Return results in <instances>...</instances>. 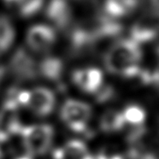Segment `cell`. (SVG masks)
<instances>
[{"label":"cell","instance_id":"obj_14","mask_svg":"<svg viewBox=\"0 0 159 159\" xmlns=\"http://www.w3.org/2000/svg\"><path fill=\"white\" fill-rule=\"evenodd\" d=\"M126 126V121L122 112L116 110H108L101 116L99 128L106 134H114L122 130Z\"/></svg>","mask_w":159,"mask_h":159},{"label":"cell","instance_id":"obj_20","mask_svg":"<svg viewBox=\"0 0 159 159\" xmlns=\"http://www.w3.org/2000/svg\"><path fill=\"white\" fill-rule=\"evenodd\" d=\"M145 159H159V135L153 136Z\"/></svg>","mask_w":159,"mask_h":159},{"label":"cell","instance_id":"obj_16","mask_svg":"<svg viewBox=\"0 0 159 159\" xmlns=\"http://www.w3.org/2000/svg\"><path fill=\"white\" fill-rule=\"evenodd\" d=\"M15 28L11 21L4 16H0V56L7 52L15 41Z\"/></svg>","mask_w":159,"mask_h":159},{"label":"cell","instance_id":"obj_3","mask_svg":"<svg viewBox=\"0 0 159 159\" xmlns=\"http://www.w3.org/2000/svg\"><path fill=\"white\" fill-rule=\"evenodd\" d=\"M19 138L24 149V153L34 158L43 157L52 151L55 129L52 125L47 122L25 124Z\"/></svg>","mask_w":159,"mask_h":159},{"label":"cell","instance_id":"obj_19","mask_svg":"<svg viewBox=\"0 0 159 159\" xmlns=\"http://www.w3.org/2000/svg\"><path fill=\"white\" fill-rule=\"evenodd\" d=\"M94 159H124V157L116 149L104 148L94 156Z\"/></svg>","mask_w":159,"mask_h":159},{"label":"cell","instance_id":"obj_8","mask_svg":"<svg viewBox=\"0 0 159 159\" xmlns=\"http://www.w3.org/2000/svg\"><path fill=\"white\" fill-rule=\"evenodd\" d=\"M159 35V9L141 11L130 30V39L139 45L154 40Z\"/></svg>","mask_w":159,"mask_h":159},{"label":"cell","instance_id":"obj_6","mask_svg":"<svg viewBox=\"0 0 159 159\" xmlns=\"http://www.w3.org/2000/svg\"><path fill=\"white\" fill-rule=\"evenodd\" d=\"M25 39V47L28 51L43 57L51 54L57 42V34L51 25L39 23L28 28Z\"/></svg>","mask_w":159,"mask_h":159},{"label":"cell","instance_id":"obj_15","mask_svg":"<svg viewBox=\"0 0 159 159\" xmlns=\"http://www.w3.org/2000/svg\"><path fill=\"white\" fill-rule=\"evenodd\" d=\"M7 6L12 9L20 16L29 18L41 10L45 0H3Z\"/></svg>","mask_w":159,"mask_h":159},{"label":"cell","instance_id":"obj_24","mask_svg":"<svg viewBox=\"0 0 159 159\" xmlns=\"http://www.w3.org/2000/svg\"><path fill=\"white\" fill-rule=\"evenodd\" d=\"M0 159H4V153L0 146Z\"/></svg>","mask_w":159,"mask_h":159},{"label":"cell","instance_id":"obj_10","mask_svg":"<svg viewBox=\"0 0 159 159\" xmlns=\"http://www.w3.org/2000/svg\"><path fill=\"white\" fill-rule=\"evenodd\" d=\"M71 80L78 89L93 96L104 85L103 72L96 67H84L75 69L71 74Z\"/></svg>","mask_w":159,"mask_h":159},{"label":"cell","instance_id":"obj_21","mask_svg":"<svg viewBox=\"0 0 159 159\" xmlns=\"http://www.w3.org/2000/svg\"><path fill=\"white\" fill-rule=\"evenodd\" d=\"M138 7L141 11L159 9V0H138Z\"/></svg>","mask_w":159,"mask_h":159},{"label":"cell","instance_id":"obj_9","mask_svg":"<svg viewBox=\"0 0 159 159\" xmlns=\"http://www.w3.org/2000/svg\"><path fill=\"white\" fill-rule=\"evenodd\" d=\"M45 16L51 26L60 31L73 27L74 9L72 0H50L45 9Z\"/></svg>","mask_w":159,"mask_h":159},{"label":"cell","instance_id":"obj_22","mask_svg":"<svg viewBox=\"0 0 159 159\" xmlns=\"http://www.w3.org/2000/svg\"><path fill=\"white\" fill-rule=\"evenodd\" d=\"M6 72H7V68H5L4 66L0 64V84L3 81L4 76L6 75Z\"/></svg>","mask_w":159,"mask_h":159},{"label":"cell","instance_id":"obj_12","mask_svg":"<svg viewBox=\"0 0 159 159\" xmlns=\"http://www.w3.org/2000/svg\"><path fill=\"white\" fill-rule=\"evenodd\" d=\"M39 78L48 80L52 83H58L62 81L64 65L62 59L51 54L43 56L39 58Z\"/></svg>","mask_w":159,"mask_h":159},{"label":"cell","instance_id":"obj_2","mask_svg":"<svg viewBox=\"0 0 159 159\" xmlns=\"http://www.w3.org/2000/svg\"><path fill=\"white\" fill-rule=\"evenodd\" d=\"M4 99L12 102L21 111H28L40 118L51 116L57 105V96L54 91L43 86L31 88H12L8 92Z\"/></svg>","mask_w":159,"mask_h":159},{"label":"cell","instance_id":"obj_25","mask_svg":"<svg viewBox=\"0 0 159 159\" xmlns=\"http://www.w3.org/2000/svg\"><path fill=\"white\" fill-rule=\"evenodd\" d=\"M157 59H158V61H159V46L157 47Z\"/></svg>","mask_w":159,"mask_h":159},{"label":"cell","instance_id":"obj_23","mask_svg":"<svg viewBox=\"0 0 159 159\" xmlns=\"http://www.w3.org/2000/svg\"><path fill=\"white\" fill-rule=\"evenodd\" d=\"M14 159H34L33 157L31 156L28 155V154H26V153H23V154H21V155H19L17 157H16Z\"/></svg>","mask_w":159,"mask_h":159},{"label":"cell","instance_id":"obj_4","mask_svg":"<svg viewBox=\"0 0 159 159\" xmlns=\"http://www.w3.org/2000/svg\"><path fill=\"white\" fill-rule=\"evenodd\" d=\"M59 116L69 130L76 134H85L89 130L93 108L87 102L76 98H68L60 107Z\"/></svg>","mask_w":159,"mask_h":159},{"label":"cell","instance_id":"obj_17","mask_svg":"<svg viewBox=\"0 0 159 159\" xmlns=\"http://www.w3.org/2000/svg\"><path fill=\"white\" fill-rule=\"evenodd\" d=\"M126 124L131 125L133 128L143 127L146 119V113L144 108L138 104H132L124 108L121 111Z\"/></svg>","mask_w":159,"mask_h":159},{"label":"cell","instance_id":"obj_5","mask_svg":"<svg viewBox=\"0 0 159 159\" xmlns=\"http://www.w3.org/2000/svg\"><path fill=\"white\" fill-rule=\"evenodd\" d=\"M39 58L25 46L16 49L11 56L7 71L19 81H31L39 78Z\"/></svg>","mask_w":159,"mask_h":159},{"label":"cell","instance_id":"obj_13","mask_svg":"<svg viewBox=\"0 0 159 159\" xmlns=\"http://www.w3.org/2000/svg\"><path fill=\"white\" fill-rule=\"evenodd\" d=\"M138 8V0H104L105 16L111 19L124 17Z\"/></svg>","mask_w":159,"mask_h":159},{"label":"cell","instance_id":"obj_7","mask_svg":"<svg viewBox=\"0 0 159 159\" xmlns=\"http://www.w3.org/2000/svg\"><path fill=\"white\" fill-rule=\"evenodd\" d=\"M21 110L4 99L0 107V145L19 137L25 124L21 121Z\"/></svg>","mask_w":159,"mask_h":159},{"label":"cell","instance_id":"obj_18","mask_svg":"<svg viewBox=\"0 0 159 159\" xmlns=\"http://www.w3.org/2000/svg\"><path fill=\"white\" fill-rule=\"evenodd\" d=\"M115 96H116V91L114 88L110 85H105V84L94 95L96 101L100 104H105L107 102H110L114 98Z\"/></svg>","mask_w":159,"mask_h":159},{"label":"cell","instance_id":"obj_11","mask_svg":"<svg viewBox=\"0 0 159 159\" xmlns=\"http://www.w3.org/2000/svg\"><path fill=\"white\" fill-rule=\"evenodd\" d=\"M52 159H94L85 142L80 139H69L52 149Z\"/></svg>","mask_w":159,"mask_h":159},{"label":"cell","instance_id":"obj_1","mask_svg":"<svg viewBox=\"0 0 159 159\" xmlns=\"http://www.w3.org/2000/svg\"><path fill=\"white\" fill-rule=\"evenodd\" d=\"M142 51L138 43L131 39H120L104 52V64L108 72L132 80L141 69Z\"/></svg>","mask_w":159,"mask_h":159}]
</instances>
